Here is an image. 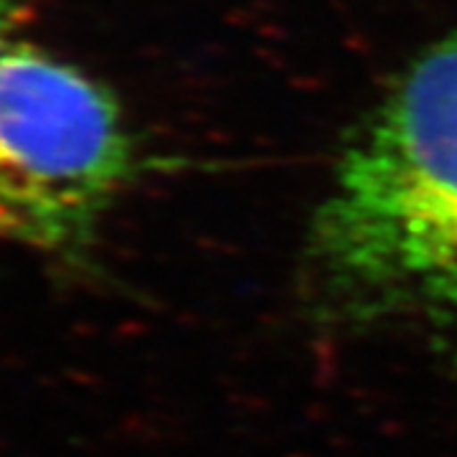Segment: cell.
Segmentation results:
<instances>
[{
    "mask_svg": "<svg viewBox=\"0 0 457 457\" xmlns=\"http://www.w3.org/2000/svg\"><path fill=\"white\" fill-rule=\"evenodd\" d=\"M308 275L330 323L409 328L457 361V36L409 66L343 153Z\"/></svg>",
    "mask_w": 457,
    "mask_h": 457,
    "instance_id": "obj_1",
    "label": "cell"
},
{
    "mask_svg": "<svg viewBox=\"0 0 457 457\" xmlns=\"http://www.w3.org/2000/svg\"><path fill=\"white\" fill-rule=\"evenodd\" d=\"M130 173L112 95L21 36L0 62V239L79 257Z\"/></svg>",
    "mask_w": 457,
    "mask_h": 457,
    "instance_id": "obj_2",
    "label": "cell"
},
{
    "mask_svg": "<svg viewBox=\"0 0 457 457\" xmlns=\"http://www.w3.org/2000/svg\"><path fill=\"white\" fill-rule=\"evenodd\" d=\"M21 5L16 0H0V62L8 54V49L21 38Z\"/></svg>",
    "mask_w": 457,
    "mask_h": 457,
    "instance_id": "obj_3",
    "label": "cell"
}]
</instances>
